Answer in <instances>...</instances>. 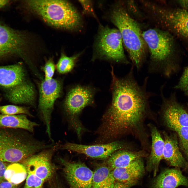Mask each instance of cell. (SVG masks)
I'll return each mask as SVG.
<instances>
[{"mask_svg": "<svg viewBox=\"0 0 188 188\" xmlns=\"http://www.w3.org/2000/svg\"><path fill=\"white\" fill-rule=\"evenodd\" d=\"M55 188H61V187H55Z\"/></svg>", "mask_w": 188, "mask_h": 188, "instance_id": "cell-38", "label": "cell"}, {"mask_svg": "<svg viewBox=\"0 0 188 188\" xmlns=\"http://www.w3.org/2000/svg\"><path fill=\"white\" fill-rule=\"evenodd\" d=\"M58 144L32 155L21 162L27 171L33 173L44 182L53 175L54 168L51 160L53 155L58 148Z\"/></svg>", "mask_w": 188, "mask_h": 188, "instance_id": "cell-9", "label": "cell"}, {"mask_svg": "<svg viewBox=\"0 0 188 188\" xmlns=\"http://www.w3.org/2000/svg\"><path fill=\"white\" fill-rule=\"evenodd\" d=\"M7 167L4 162L0 160V183L5 179L4 174Z\"/></svg>", "mask_w": 188, "mask_h": 188, "instance_id": "cell-32", "label": "cell"}, {"mask_svg": "<svg viewBox=\"0 0 188 188\" xmlns=\"http://www.w3.org/2000/svg\"><path fill=\"white\" fill-rule=\"evenodd\" d=\"M111 171L107 165L98 167L93 172L92 188H102L110 174Z\"/></svg>", "mask_w": 188, "mask_h": 188, "instance_id": "cell-24", "label": "cell"}, {"mask_svg": "<svg viewBox=\"0 0 188 188\" xmlns=\"http://www.w3.org/2000/svg\"><path fill=\"white\" fill-rule=\"evenodd\" d=\"M142 158L136 160L127 166L116 168L111 173L115 181L131 187L134 185L144 174V165Z\"/></svg>", "mask_w": 188, "mask_h": 188, "instance_id": "cell-16", "label": "cell"}, {"mask_svg": "<svg viewBox=\"0 0 188 188\" xmlns=\"http://www.w3.org/2000/svg\"><path fill=\"white\" fill-rule=\"evenodd\" d=\"M80 55L81 53H79L69 57L62 53L56 66L58 73L63 74L72 71L75 66L76 61Z\"/></svg>", "mask_w": 188, "mask_h": 188, "instance_id": "cell-23", "label": "cell"}, {"mask_svg": "<svg viewBox=\"0 0 188 188\" xmlns=\"http://www.w3.org/2000/svg\"><path fill=\"white\" fill-rule=\"evenodd\" d=\"M38 126L37 123L29 120L25 114H0V128L22 129L33 133L35 128Z\"/></svg>", "mask_w": 188, "mask_h": 188, "instance_id": "cell-21", "label": "cell"}, {"mask_svg": "<svg viewBox=\"0 0 188 188\" xmlns=\"http://www.w3.org/2000/svg\"><path fill=\"white\" fill-rule=\"evenodd\" d=\"M162 99V113L164 121L167 127L175 131L178 128L188 126V113L172 97H165L161 91Z\"/></svg>", "mask_w": 188, "mask_h": 188, "instance_id": "cell-13", "label": "cell"}, {"mask_svg": "<svg viewBox=\"0 0 188 188\" xmlns=\"http://www.w3.org/2000/svg\"><path fill=\"white\" fill-rule=\"evenodd\" d=\"M130 187L127 185L115 181L113 188H130Z\"/></svg>", "mask_w": 188, "mask_h": 188, "instance_id": "cell-35", "label": "cell"}, {"mask_svg": "<svg viewBox=\"0 0 188 188\" xmlns=\"http://www.w3.org/2000/svg\"><path fill=\"white\" fill-rule=\"evenodd\" d=\"M158 10L167 27L177 36L188 40V11L182 9Z\"/></svg>", "mask_w": 188, "mask_h": 188, "instance_id": "cell-14", "label": "cell"}, {"mask_svg": "<svg viewBox=\"0 0 188 188\" xmlns=\"http://www.w3.org/2000/svg\"><path fill=\"white\" fill-rule=\"evenodd\" d=\"M183 185L188 187V179L178 168L167 169L154 181L152 188H176Z\"/></svg>", "mask_w": 188, "mask_h": 188, "instance_id": "cell-19", "label": "cell"}, {"mask_svg": "<svg viewBox=\"0 0 188 188\" xmlns=\"http://www.w3.org/2000/svg\"><path fill=\"white\" fill-rule=\"evenodd\" d=\"M123 43L117 29L101 26L94 44L95 52L99 57L128 64L130 62L125 54Z\"/></svg>", "mask_w": 188, "mask_h": 188, "instance_id": "cell-6", "label": "cell"}, {"mask_svg": "<svg viewBox=\"0 0 188 188\" xmlns=\"http://www.w3.org/2000/svg\"><path fill=\"white\" fill-rule=\"evenodd\" d=\"M151 138L150 154L147 163V169L148 171H153L154 176L158 171L159 163L163 159V153L164 145V140L155 126L149 124Z\"/></svg>", "mask_w": 188, "mask_h": 188, "instance_id": "cell-18", "label": "cell"}, {"mask_svg": "<svg viewBox=\"0 0 188 188\" xmlns=\"http://www.w3.org/2000/svg\"><path fill=\"white\" fill-rule=\"evenodd\" d=\"M164 145L163 153V159L166 161L171 166L184 169L188 168V162L180 151L176 136L169 135L163 133Z\"/></svg>", "mask_w": 188, "mask_h": 188, "instance_id": "cell-17", "label": "cell"}, {"mask_svg": "<svg viewBox=\"0 0 188 188\" xmlns=\"http://www.w3.org/2000/svg\"><path fill=\"white\" fill-rule=\"evenodd\" d=\"M27 175V171L24 166L21 163H15L7 167L4 178L9 182L18 185L26 179Z\"/></svg>", "mask_w": 188, "mask_h": 188, "instance_id": "cell-22", "label": "cell"}, {"mask_svg": "<svg viewBox=\"0 0 188 188\" xmlns=\"http://www.w3.org/2000/svg\"><path fill=\"white\" fill-rule=\"evenodd\" d=\"M55 67L52 58H50L46 62L43 68L45 75L44 80H48L52 79Z\"/></svg>", "mask_w": 188, "mask_h": 188, "instance_id": "cell-29", "label": "cell"}, {"mask_svg": "<svg viewBox=\"0 0 188 188\" xmlns=\"http://www.w3.org/2000/svg\"><path fill=\"white\" fill-rule=\"evenodd\" d=\"M62 86L58 80L44 79L40 84L38 107L46 127V132L52 142L51 122L55 103L60 96Z\"/></svg>", "mask_w": 188, "mask_h": 188, "instance_id": "cell-8", "label": "cell"}, {"mask_svg": "<svg viewBox=\"0 0 188 188\" xmlns=\"http://www.w3.org/2000/svg\"><path fill=\"white\" fill-rule=\"evenodd\" d=\"M25 43L22 33L0 22V58L14 55L23 57Z\"/></svg>", "mask_w": 188, "mask_h": 188, "instance_id": "cell-10", "label": "cell"}, {"mask_svg": "<svg viewBox=\"0 0 188 188\" xmlns=\"http://www.w3.org/2000/svg\"><path fill=\"white\" fill-rule=\"evenodd\" d=\"M28 107L13 105L0 106V112L1 114L13 115L20 114H25L31 117H33Z\"/></svg>", "mask_w": 188, "mask_h": 188, "instance_id": "cell-25", "label": "cell"}, {"mask_svg": "<svg viewBox=\"0 0 188 188\" xmlns=\"http://www.w3.org/2000/svg\"><path fill=\"white\" fill-rule=\"evenodd\" d=\"M132 67L122 78L116 76L112 68V102L97 131L105 140L130 134L138 137L143 132L151 96L146 90L147 78L142 86L139 85L134 77Z\"/></svg>", "mask_w": 188, "mask_h": 188, "instance_id": "cell-1", "label": "cell"}, {"mask_svg": "<svg viewBox=\"0 0 188 188\" xmlns=\"http://www.w3.org/2000/svg\"><path fill=\"white\" fill-rule=\"evenodd\" d=\"M2 99V98L1 97H0V102L1 101Z\"/></svg>", "mask_w": 188, "mask_h": 188, "instance_id": "cell-37", "label": "cell"}, {"mask_svg": "<svg viewBox=\"0 0 188 188\" xmlns=\"http://www.w3.org/2000/svg\"><path fill=\"white\" fill-rule=\"evenodd\" d=\"M31 82L22 64L0 66V86L2 88L7 90Z\"/></svg>", "mask_w": 188, "mask_h": 188, "instance_id": "cell-15", "label": "cell"}, {"mask_svg": "<svg viewBox=\"0 0 188 188\" xmlns=\"http://www.w3.org/2000/svg\"><path fill=\"white\" fill-rule=\"evenodd\" d=\"M0 96H1V95L0 94Z\"/></svg>", "mask_w": 188, "mask_h": 188, "instance_id": "cell-39", "label": "cell"}, {"mask_svg": "<svg viewBox=\"0 0 188 188\" xmlns=\"http://www.w3.org/2000/svg\"><path fill=\"white\" fill-rule=\"evenodd\" d=\"M175 131L178 136L181 149L188 158V126L179 127Z\"/></svg>", "mask_w": 188, "mask_h": 188, "instance_id": "cell-26", "label": "cell"}, {"mask_svg": "<svg viewBox=\"0 0 188 188\" xmlns=\"http://www.w3.org/2000/svg\"><path fill=\"white\" fill-rule=\"evenodd\" d=\"M144 151H133L125 149L114 152L107 161V165L111 171L116 168L126 166L134 161L146 156Z\"/></svg>", "mask_w": 188, "mask_h": 188, "instance_id": "cell-20", "label": "cell"}, {"mask_svg": "<svg viewBox=\"0 0 188 188\" xmlns=\"http://www.w3.org/2000/svg\"><path fill=\"white\" fill-rule=\"evenodd\" d=\"M115 180L111 173L105 182L102 188H113Z\"/></svg>", "mask_w": 188, "mask_h": 188, "instance_id": "cell-31", "label": "cell"}, {"mask_svg": "<svg viewBox=\"0 0 188 188\" xmlns=\"http://www.w3.org/2000/svg\"><path fill=\"white\" fill-rule=\"evenodd\" d=\"M27 171V175L24 188H43L45 182L33 173Z\"/></svg>", "mask_w": 188, "mask_h": 188, "instance_id": "cell-27", "label": "cell"}, {"mask_svg": "<svg viewBox=\"0 0 188 188\" xmlns=\"http://www.w3.org/2000/svg\"><path fill=\"white\" fill-rule=\"evenodd\" d=\"M9 1L8 0H0V8L6 5L9 3Z\"/></svg>", "mask_w": 188, "mask_h": 188, "instance_id": "cell-36", "label": "cell"}, {"mask_svg": "<svg viewBox=\"0 0 188 188\" xmlns=\"http://www.w3.org/2000/svg\"><path fill=\"white\" fill-rule=\"evenodd\" d=\"M142 36L149 50V71L168 75L171 66L169 58L173 49L171 36L167 32L153 29L143 32Z\"/></svg>", "mask_w": 188, "mask_h": 188, "instance_id": "cell-5", "label": "cell"}, {"mask_svg": "<svg viewBox=\"0 0 188 188\" xmlns=\"http://www.w3.org/2000/svg\"><path fill=\"white\" fill-rule=\"evenodd\" d=\"M79 1L83 8L84 14L89 15L96 18L93 4L91 1L80 0Z\"/></svg>", "mask_w": 188, "mask_h": 188, "instance_id": "cell-30", "label": "cell"}, {"mask_svg": "<svg viewBox=\"0 0 188 188\" xmlns=\"http://www.w3.org/2000/svg\"><path fill=\"white\" fill-rule=\"evenodd\" d=\"M125 144L123 142L115 141L106 144L92 145L79 144L66 142L60 146L62 149L74 151L96 158H108L118 150L125 149Z\"/></svg>", "mask_w": 188, "mask_h": 188, "instance_id": "cell-12", "label": "cell"}, {"mask_svg": "<svg viewBox=\"0 0 188 188\" xmlns=\"http://www.w3.org/2000/svg\"><path fill=\"white\" fill-rule=\"evenodd\" d=\"M110 18L121 33L133 65L139 70L145 55L144 41L139 25L121 6L114 7L111 11Z\"/></svg>", "mask_w": 188, "mask_h": 188, "instance_id": "cell-4", "label": "cell"}, {"mask_svg": "<svg viewBox=\"0 0 188 188\" xmlns=\"http://www.w3.org/2000/svg\"><path fill=\"white\" fill-rule=\"evenodd\" d=\"M18 185L4 181L0 183V188H17Z\"/></svg>", "mask_w": 188, "mask_h": 188, "instance_id": "cell-33", "label": "cell"}, {"mask_svg": "<svg viewBox=\"0 0 188 188\" xmlns=\"http://www.w3.org/2000/svg\"><path fill=\"white\" fill-rule=\"evenodd\" d=\"M177 2L182 9L188 11V0H179Z\"/></svg>", "mask_w": 188, "mask_h": 188, "instance_id": "cell-34", "label": "cell"}, {"mask_svg": "<svg viewBox=\"0 0 188 188\" xmlns=\"http://www.w3.org/2000/svg\"><path fill=\"white\" fill-rule=\"evenodd\" d=\"M174 88L182 90L188 96V66L184 69L178 84Z\"/></svg>", "mask_w": 188, "mask_h": 188, "instance_id": "cell-28", "label": "cell"}, {"mask_svg": "<svg viewBox=\"0 0 188 188\" xmlns=\"http://www.w3.org/2000/svg\"><path fill=\"white\" fill-rule=\"evenodd\" d=\"M27 7L49 24L68 30L79 29L80 15L70 3L64 0H28Z\"/></svg>", "mask_w": 188, "mask_h": 188, "instance_id": "cell-3", "label": "cell"}, {"mask_svg": "<svg viewBox=\"0 0 188 188\" xmlns=\"http://www.w3.org/2000/svg\"><path fill=\"white\" fill-rule=\"evenodd\" d=\"M93 96L91 89L77 85L70 90L63 103L66 116L79 138L85 130L79 121V116L85 107L92 104Z\"/></svg>", "mask_w": 188, "mask_h": 188, "instance_id": "cell-7", "label": "cell"}, {"mask_svg": "<svg viewBox=\"0 0 188 188\" xmlns=\"http://www.w3.org/2000/svg\"><path fill=\"white\" fill-rule=\"evenodd\" d=\"M65 177L71 188H92L93 172L84 163L60 158Z\"/></svg>", "mask_w": 188, "mask_h": 188, "instance_id": "cell-11", "label": "cell"}, {"mask_svg": "<svg viewBox=\"0 0 188 188\" xmlns=\"http://www.w3.org/2000/svg\"><path fill=\"white\" fill-rule=\"evenodd\" d=\"M28 132L0 128V160L21 162L28 157L52 147V144L37 139Z\"/></svg>", "mask_w": 188, "mask_h": 188, "instance_id": "cell-2", "label": "cell"}]
</instances>
